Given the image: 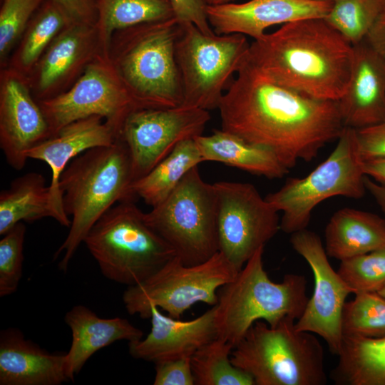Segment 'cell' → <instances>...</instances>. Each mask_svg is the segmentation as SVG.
<instances>
[{"mask_svg":"<svg viewBox=\"0 0 385 385\" xmlns=\"http://www.w3.org/2000/svg\"><path fill=\"white\" fill-rule=\"evenodd\" d=\"M220 103L222 130L272 153L289 170L314 159L345 127L338 101L276 84L245 63Z\"/></svg>","mask_w":385,"mask_h":385,"instance_id":"6da1fadb","label":"cell"},{"mask_svg":"<svg viewBox=\"0 0 385 385\" xmlns=\"http://www.w3.org/2000/svg\"><path fill=\"white\" fill-rule=\"evenodd\" d=\"M354 46L324 18L289 22L254 40L245 61L267 80L306 96L339 101L349 83Z\"/></svg>","mask_w":385,"mask_h":385,"instance_id":"7a4b0ae2","label":"cell"},{"mask_svg":"<svg viewBox=\"0 0 385 385\" xmlns=\"http://www.w3.org/2000/svg\"><path fill=\"white\" fill-rule=\"evenodd\" d=\"M130 157L119 138L109 145L86 150L62 173L59 188L66 213L71 216L68 233L54 254L61 255L58 268L66 272L71 261L93 225L117 203L136 197Z\"/></svg>","mask_w":385,"mask_h":385,"instance_id":"3957f363","label":"cell"},{"mask_svg":"<svg viewBox=\"0 0 385 385\" xmlns=\"http://www.w3.org/2000/svg\"><path fill=\"white\" fill-rule=\"evenodd\" d=\"M180 24L175 18L118 30L106 53L136 108L183 105L175 58Z\"/></svg>","mask_w":385,"mask_h":385,"instance_id":"277c9868","label":"cell"},{"mask_svg":"<svg viewBox=\"0 0 385 385\" xmlns=\"http://www.w3.org/2000/svg\"><path fill=\"white\" fill-rule=\"evenodd\" d=\"M264 247L217 291V337L233 348L257 321L274 327L287 318L298 319L309 299L304 275L287 274L280 282L270 279L263 266Z\"/></svg>","mask_w":385,"mask_h":385,"instance_id":"5b68a950","label":"cell"},{"mask_svg":"<svg viewBox=\"0 0 385 385\" xmlns=\"http://www.w3.org/2000/svg\"><path fill=\"white\" fill-rule=\"evenodd\" d=\"M295 322H255L232 349L231 362L255 385L326 384L323 346L313 333L297 330Z\"/></svg>","mask_w":385,"mask_h":385,"instance_id":"8992f818","label":"cell"},{"mask_svg":"<svg viewBox=\"0 0 385 385\" xmlns=\"http://www.w3.org/2000/svg\"><path fill=\"white\" fill-rule=\"evenodd\" d=\"M83 242L102 274L128 287L142 282L175 256L133 200L120 202L104 213Z\"/></svg>","mask_w":385,"mask_h":385,"instance_id":"52a82bcc","label":"cell"},{"mask_svg":"<svg viewBox=\"0 0 385 385\" xmlns=\"http://www.w3.org/2000/svg\"><path fill=\"white\" fill-rule=\"evenodd\" d=\"M327 158L303 178H289L265 199L282 212L280 230L287 234L307 229L314 209L335 196L361 199L366 194V175L356 130L344 127Z\"/></svg>","mask_w":385,"mask_h":385,"instance_id":"ba28073f","label":"cell"},{"mask_svg":"<svg viewBox=\"0 0 385 385\" xmlns=\"http://www.w3.org/2000/svg\"><path fill=\"white\" fill-rule=\"evenodd\" d=\"M145 220L186 265L205 262L220 251L215 188L202 180L198 166L164 201L145 213Z\"/></svg>","mask_w":385,"mask_h":385,"instance_id":"9c48e42d","label":"cell"},{"mask_svg":"<svg viewBox=\"0 0 385 385\" xmlns=\"http://www.w3.org/2000/svg\"><path fill=\"white\" fill-rule=\"evenodd\" d=\"M237 272L221 252L194 265H186L175 256L142 282L128 287L123 304L130 315L143 319L150 318L153 307L180 319L197 303L217 304L218 289Z\"/></svg>","mask_w":385,"mask_h":385,"instance_id":"30bf717a","label":"cell"},{"mask_svg":"<svg viewBox=\"0 0 385 385\" xmlns=\"http://www.w3.org/2000/svg\"><path fill=\"white\" fill-rule=\"evenodd\" d=\"M179 24L175 58L183 105L218 108L227 83L245 61L250 43L243 34H205L191 23Z\"/></svg>","mask_w":385,"mask_h":385,"instance_id":"8fae6325","label":"cell"},{"mask_svg":"<svg viewBox=\"0 0 385 385\" xmlns=\"http://www.w3.org/2000/svg\"><path fill=\"white\" fill-rule=\"evenodd\" d=\"M217 205L219 248L239 272L280 230L277 211L248 183L213 184Z\"/></svg>","mask_w":385,"mask_h":385,"instance_id":"7c38bea8","label":"cell"},{"mask_svg":"<svg viewBox=\"0 0 385 385\" xmlns=\"http://www.w3.org/2000/svg\"><path fill=\"white\" fill-rule=\"evenodd\" d=\"M49 126L51 137L75 121L100 116L118 132L127 115L136 109L104 53L91 62L65 92L37 101Z\"/></svg>","mask_w":385,"mask_h":385,"instance_id":"4fadbf2b","label":"cell"},{"mask_svg":"<svg viewBox=\"0 0 385 385\" xmlns=\"http://www.w3.org/2000/svg\"><path fill=\"white\" fill-rule=\"evenodd\" d=\"M210 119L208 111L185 105L133 110L118 138L128 148L133 182L153 170L180 142L202 135Z\"/></svg>","mask_w":385,"mask_h":385,"instance_id":"5bb4252c","label":"cell"},{"mask_svg":"<svg viewBox=\"0 0 385 385\" xmlns=\"http://www.w3.org/2000/svg\"><path fill=\"white\" fill-rule=\"evenodd\" d=\"M293 249L309 264L314 279V288L294 327L322 338L329 351L338 355L343 335L342 314L346 297L353 289L336 272L319 236L307 229L291 234Z\"/></svg>","mask_w":385,"mask_h":385,"instance_id":"9a60e30c","label":"cell"},{"mask_svg":"<svg viewBox=\"0 0 385 385\" xmlns=\"http://www.w3.org/2000/svg\"><path fill=\"white\" fill-rule=\"evenodd\" d=\"M101 53L96 24L71 22L51 43L27 78L33 96L41 101L65 92Z\"/></svg>","mask_w":385,"mask_h":385,"instance_id":"2e32d148","label":"cell"},{"mask_svg":"<svg viewBox=\"0 0 385 385\" xmlns=\"http://www.w3.org/2000/svg\"><path fill=\"white\" fill-rule=\"evenodd\" d=\"M51 138L45 115L24 76L4 67L0 73V148L7 163L21 170L27 152Z\"/></svg>","mask_w":385,"mask_h":385,"instance_id":"e0dca14e","label":"cell"},{"mask_svg":"<svg viewBox=\"0 0 385 385\" xmlns=\"http://www.w3.org/2000/svg\"><path fill=\"white\" fill-rule=\"evenodd\" d=\"M116 130L100 116H91L71 123L55 135L27 152L28 158L46 163L51 170L49 184L51 218L70 227L71 220L63 205L59 179L70 162L91 148L109 145L118 139Z\"/></svg>","mask_w":385,"mask_h":385,"instance_id":"ac0fdd59","label":"cell"},{"mask_svg":"<svg viewBox=\"0 0 385 385\" xmlns=\"http://www.w3.org/2000/svg\"><path fill=\"white\" fill-rule=\"evenodd\" d=\"M332 2L307 0H250L207 6V16L216 34H240L258 39L277 24L307 18H324Z\"/></svg>","mask_w":385,"mask_h":385,"instance_id":"d6986e66","label":"cell"},{"mask_svg":"<svg viewBox=\"0 0 385 385\" xmlns=\"http://www.w3.org/2000/svg\"><path fill=\"white\" fill-rule=\"evenodd\" d=\"M215 305L197 318L182 321L151 308L150 332L145 338L128 342L135 359L155 363L192 356L202 346L217 337Z\"/></svg>","mask_w":385,"mask_h":385,"instance_id":"ffe728a7","label":"cell"},{"mask_svg":"<svg viewBox=\"0 0 385 385\" xmlns=\"http://www.w3.org/2000/svg\"><path fill=\"white\" fill-rule=\"evenodd\" d=\"M353 46L349 83L338 103L344 126L357 130L385 121V60L366 40Z\"/></svg>","mask_w":385,"mask_h":385,"instance_id":"44dd1931","label":"cell"},{"mask_svg":"<svg viewBox=\"0 0 385 385\" xmlns=\"http://www.w3.org/2000/svg\"><path fill=\"white\" fill-rule=\"evenodd\" d=\"M68 381L66 353L48 352L17 329L1 332V385H60Z\"/></svg>","mask_w":385,"mask_h":385,"instance_id":"7402d4cb","label":"cell"},{"mask_svg":"<svg viewBox=\"0 0 385 385\" xmlns=\"http://www.w3.org/2000/svg\"><path fill=\"white\" fill-rule=\"evenodd\" d=\"M64 321L71 332V344L66 353V372L73 381L86 362L98 350L120 340L128 342L143 337L141 329L121 317L102 318L84 305L66 312Z\"/></svg>","mask_w":385,"mask_h":385,"instance_id":"603a6c76","label":"cell"},{"mask_svg":"<svg viewBox=\"0 0 385 385\" xmlns=\"http://www.w3.org/2000/svg\"><path fill=\"white\" fill-rule=\"evenodd\" d=\"M325 251L340 261L385 245V219L374 213L345 207L335 212L324 230Z\"/></svg>","mask_w":385,"mask_h":385,"instance_id":"cb8c5ba5","label":"cell"},{"mask_svg":"<svg viewBox=\"0 0 385 385\" xmlns=\"http://www.w3.org/2000/svg\"><path fill=\"white\" fill-rule=\"evenodd\" d=\"M194 139L204 162L222 163L270 179L282 178L289 173L270 151L222 129Z\"/></svg>","mask_w":385,"mask_h":385,"instance_id":"d4e9b609","label":"cell"},{"mask_svg":"<svg viewBox=\"0 0 385 385\" xmlns=\"http://www.w3.org/2000/svg\"><path fill=\"white\" fill-rule=\"evenodd\" d=\"M73 21L56 0H47L29 21L4 67L28 78L51 43Z\"/></svg>","mask_w":385,"mask_h":385,"instance_id":"484cf974","label":"cell"},{"mask_svg":"<svg viewBox=\"0 0 385 385\" xmlns=\"http://www.w3.org/2000/svg\"><path fill=\"white\" fill-rule=\"evenodd\" d=\"M330 377L337 385H385V337H343Z\"/></svg>","mask_w":385,"mask_h":385,"instance_id":"4316f807","label":"cell"},{"mask_svg":"<svg viewBox=\"0 0 385 385\" xmlns=\"http://www.w3.org/2000/svg\"><path fill=\"white\" fill-rule=\"evenodd\" d=\"M51 217L50 189L44 176L31 172L12 180L0 193V235L21 222Z\"/></svg>","mask_w":385,"mask_h":385,"instance_id":"83f0119b","label":"cell"},{"mask_svg":"<svg viewBox=\"0 0 385 385\" xmlns=\"http://www.w3.org/2000/svg\"><path fill=\"white\" fill-rule=\"evenodd\" d=\"M202 162L195 139L184 140L148 174L133 182L131 191L146 205L155 207L174 191L192 168Z\"/></svg>","mask_w":385,"mask_h":385,"instance_id":"f1b7e54d","label":"cell"},{"mask_svg":"<svg viewBox=\"0 0 385 385\" xmlns=\"http://www.w3.org/2000/svg\"><path fill=\"white\" fill-rule=\"evenodd\" d=\"M96 26L106 55L113 33L136 24L175 18L170 0H93Z\"/></svg>","mask_w":385,"mask_h":385,"instance_id":"f546056e","label":"cell"},{"mask_svg":"<svg viewBox=\"0 0 385 385\" xmlns=\"http://www.w3.org/2000/svg\"><path fill=\"white\" fill-rule=\"evenodd\" d=\"M233 346L217 337L200 348L191 357L196 385H255L253 378L232 364Z\"/></svg>","mask_w":385,"mask_h":385,"instance_id":"4dcf8cb0","label":"cell"},{"mask_svg":"<svg viewBox=\"0 0 385 385\" xmlns=\"http://www.w3.org/2000/svg\"><path fill=\"white\" fill-rule=\"evenodd\" d=\"M385 9V0H334L324 20L352 46L364 41Z\"/></svg>","mask_w":385,"mask_h":385,"instance_id":"1f68e13d","label":"cell"},{"mask_svg":"<svg viewBox=\"0 0 385 385\" xmlns=\"http://www.w3.org/2000/svg\"><path fill=\"white\" fill-rule=\"evenodd\" d=\"M346 302L342 314L343 337H385V297L378 292H359Z\"/></svg>","mask_w":385,"mask_h":385,"instance_id":"d6a6232c","label":"cell"},{"mask_svg":"<svg viewBox=\"0 0 385 385\" xmlns=\"http://www.w3.org/2000/svg\"><path fill=\"white\" fill-rule=\"evenodd\" d=\"M337 272L354 294L378 292L385 284V245L341 261Z\"/></svg>","mask_w":385,"mask_h":385,"instance_id":"836d02e7","label":"cell"},{"mask_svg":"<svg viewBox=\"0 0 385 385\" xmlns=\"http://www.w3.org/2000/svg\"><path fill=\"white\" fill-rule=\"evenodd\" d=\"M47 0H1L0 8V64L6 66L29 21Z\"/></svg>","mask_w":385,"mask_h":385,"instance_id":"e575fe53","label":"cell"},{"mask_svg":"<svg viewBox=\"0 0 385 385\" xmlns=\"http://www.w3.org/2000/svg\"><path fill=\"white\" fill-rule=\"evenodd\" d=\"M26 227L19 222L0 240V297L14 293L22 276L24 243Z\"/></svg>","mask_w":385,"mask_h":385,"instance_id":"d590c367","label":"cell"},{"mask_svg":"<svg viewBox=\"0 0 385 385\" xmlns=\"http://www.w3.org/2000/svg\"><path fill=\"white\" fill-rule=\"evenodd\" d=\"M154 385H193L191 357L155 363Z\"/></svg>","mask_w":385,"mask_h":385,"instance_id":"8d00e7d4","label":"cell"},{"mask_svg":"<svg viewBox=\"0 0 385 385\" xmlns=\"http://www.w3.org/2000/svg\"><path fill=\"white\" fill-rule=\"evenodd\" d=\"M356 136L363 160L385 158V121L356 130Z\"/></svg>","mask_w":385,"mask_h":385,"instance_id":"74e56055","label":"cell"},{"mask_svg":"<svg viewBox=\"0 0 385 385\" xmlns=\"http://www.w3.org/2000/svg\"><path fill=\"white\" fill-rule=\"evenodd\" d=\"M179 23H191L205 34H212L207 16L206 0H170Z\"/></svg>","mask_w":385,"mask_h":385,"instance_id":"f35d334b","label":"cell"},{"mask_svg":"<svg viewBox=\"0 0 385 385\" xmlns=\"http://www.w3.org/2000/svg\"><path fill=\"white\" fill-rule=\"evenodd\" d=\"M76 21L96 24V11L93 0H56Z\"/></svg>","mask_w":385,"mask_h":385,"instance_id":"ab89813d","label":"cell"},{"mask_svg":"<svg viewBox=\"0 0 385 385\" xmlns=\"http://www.w3.org/2000/svg\"><path fill=\"white\" fill-rule=\"evenodd\" d=\"M365 40L385 60V9Z\"/></svg>","mask_w":385,"mask_h":385,"instance_id":"60d3db41","label":"cell"},{"mask_svg":"<svg viewBox=\"0 0 385 385\" xmlns=\"http://www.w3.org/2000/svg\"><path fill=\"white\" fill-rule=\"evenodd\" d=\"M363 170L366 176L385 186V158L363 160Z\"/></svg>","mask_w":385,"mask_h":385,"instance_id":"b9f144b4","label":"cell"},{"mask_svg":"<svg viewBox=\"0 0 385 385\" xmlns=\"http://www.w3.org/2000/svg\"><path fill=\"white\" fill-rule=\"evenodd\" d=\"M365 186L366 191L373 197L385 215V186L375 182L366 175L365 177Z\"/></svg>","mask_w":385,"mask_h":385,"instance_id":"7bdbcfd3","label":"cell"},{"mask_svg":"<svg viewBox=\"0 0 385 385\" xmlns=\"http://www.w3.org/2000/svg\"><path fill=\"white\" fill-rule=\"evenodd\" d=\"M234 0H206L208 6H217L231 3Z\"/></svg>","mask_w":385,"mask_h":385,"instance_id":"ee69618b","label":"cell"},{"mask_svg":"<svg viewBox=\"0 0 385 385\" xmlns=\"http://www.w3.org/2000/svg\"><path fill=\"white\" fill-rule=\"evenodd\" d=\"M378 292L385 297V284L378 291Z\"/></svg>","mask_w":385,"mask_h":385,"instance_id":"f6af8a7d","label":"cell"},{"mask_svg":"<svg viewBox=\"0 0 385 385\" xmlns=\"http://www.w3.org/2000/svg\"><path fill=\"white\" fill-rule=\"evenodd\" d=\"M315 2H332L334 0H307Z\"/></svg>","mask_w":385,"mask_h":385,"instance_id":"bcb514c9","label":"cell"}]
</instances>
